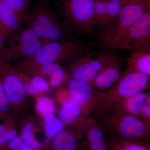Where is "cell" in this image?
Here are the masks:
<instances>
[{
  "label": "cell",
  "mask_w": 150,
  "mask_h": 150,
  "mask_svg": "<svg viewBox=\"0 0 150 150\" xmlns=\"http://www.w3.org/2000/svg\"><path fill=\"white\" fill-rule=\"evenodd\" d=\"M23 23L38 37L59 41L69 39V30L59 21L58 15L51 9L48 0H37Z\"/></svg>",
  "instance_id": "6da1fadb"
},
{
  "label": "cell",
  "mask_w": 150,
  "mask_h": 150,
  "mask_svg": "<svg viewBox=\"0 0 150 150\" xmlns=\"http://www.w3.org/2000/svg\"><path fill=\"white\" fill-rule=\"evenodd\" d=\"M149 79L150 76L139 73H129L121 77L110 88L100 92L88 117L95 118L110 110L119 100L144 91L149 87Z\"/></svg>",
  "instance_id": "7a4b0ae2"
},
{
  "label": "cell",
  "mask_w": 150,
  "mask_h": 150,
  "mask_svg": "<svg viewBox=\"0 0 150 150\" xmlns=\"http://www.w3.org/2000/svg\"><path fill=\"white\" fill-rule=\"evenodd\" d=\"M88 51L85 44L79 40L69 38L51 41L43 45L35 55L22 60L15 67L24 69L43 65L60 64Z\"/></svg>",
  "instance_id": "3957f363"
},
{
  "label": "cell",
  "mask_w": 150,
  "mask_h": 150,
  "mask_svg": "<svg viewBox=\"0 0 150 150\" xmlns=\"http://www.w3.org/2000/svg\"><path fill=\"white\" fill-rule=\"evenodd\" d=\"M94 118L108 136L150 142V126L139 118L111 109Z\"/></svg>",
  "instance_id": "277c9868"
},
{
  "label": "cell",
  "mask_w": 150,
  "mask_h": 150,
  "mask_svg": "<svg viewBox=\"0 0 150 150\" xmlns=\"http://www.w3.org/2000/svg\"><path fill=\"white\" fill-rule=\"evenodd\" d=\"M150 8V3L124 2L120 13L106 28L98 33V43L113 50L118 40L135 22Z\"/></svg>",
  "instance_id": "5b68a950"
},
{
  "label": "cell",
  "mask_w": 150,
  "mask_h": 150,
  "mask_svg": "<svg viewBox=\"0 0 150 150\" xmlns=\"http://www.w3.org/2000/svg\"><path fill=\"white\" fill-rule=\"evenodd\" d=\"M64 23L70 31L97 36L94 14L96 0H61Z\"/></svg>",
  "instance_id": "8992f818"
},
{
  "label": "cell",
  "mask_w": 150,
  "mask_h": 150,
  "mask_svg": "<svg viewBox=\"0 0 150 150\" xmlns=\"http://www.w3.org/2000/svg\"><path fill=\"white\" fill-rule=\"evenodd\" d=\"M8 40V47L3 48L0 52V60L10 64L33 56L43 45L52 41L38 37L26 27L21 28L11 35Z\"/></svg>",
  "instance_id": "52a82bcc"
},
{
  "label": "cell",
  "mask_w": 150,
  "mask_h": 150,
  "mask_svg": "<svg viewBox=\"0 0 150 150\" xmlns=\"http://www.w3.org/2000/svg\"><path fill=\"white\" fill-rule=\"evenodd\" d=\"M95 53L88 51L69 61L67 70L70 77L91 84L103 68L109 64L116 55L112 51H100L96 52V58L93 59Z\"/></svg>",
  "instance_id": "ba28073f"
},
{
  "label": "cell",
  "mask_w": 150,
  "mask_h": 150,
  "mask_svg": "<svg viewBox=\"0 0 150 150\" xmlns=\"http://www.w3.org/2000/svg\"><path fill=\"white\" fill-rule=\"evenodd\" d=\"M0 77L12 110L21 115L26 113L28 95L24 86L16 74L13 67L1 60Z\"/></svg>",
  "instance_id": "9c48e42d"
},
{
  "label": "cell",
  "mask_w": 150,
  "mask_h": 150,
  "mask_svg": "<svg viewBox=\"0 0 150 150\" xmlns=\"http://www.w3.org/2000/svg\"><path fill=\"white\" fill-rule=\"evenodd\" d=\"M115 49L150 52V8L127 30L114 46Z\"/></svg>",
  "instance_id": "30bf717a"
},
{
  "label": "cell",
  "mask_w": 150,
  "mask_h": 150,
  "mask_svg": "<svg viewBox=\"0 0 150 150\" xmlns=\"http://www.w3.org/2000/svg\"><path fill=\"white\" fill-rule=\"evenodd\" d=\"M67 126L49 140L45 150H81L83 148L81 125Z\"/></svg>",
  "instance_id": "8fae6325"
},
{
  "label": "cell",
  "mask_w": 150,
  "mask_h": 150,
  "mask_svg": "<svg viewBox=\"0 0 150 150\" xmlns=\"http://www.w3.org/2000/svg\"><path fill=\"white\" fill-rule=\"evenodd\" d=\"M124 4L123 0H96L94 22L98 32L114 21Z\"/></svg>",
  "instance_id": "7c38bea8"
},
{
  "label": "cell",
  "mask_w": 150,
  "mask_h": 150,
  "mask_svg": "<svg viewBox=\"0 0 150 150\" xmlns=\"http://www.w3.org/2000/svg\"><path fill=\"white\" fill-rule=\"evenodd\" d=\"M124 59L116 54L115 57L98 74L91 84L99 91L110 88L120 79Z\"/></svg>",
  "instance_id": "4fadbf2b"
},
{
  "label": "cell",
  "mask_w": 150,
  "mask_h": 150,
  "mask_svg": "<svg viewBox=\"0 0 150 150\" xmlns=\"http://www.w3.org/2000/svg\"><path fill=\"white\" fill-rule=\"evenodd\" d=\"M85 150H108L104 132L95 118L87 117L81 125Z\"/></svg>",
  "instance_id": "5bb4252c"
},
{
  "label": "cell",
  "mask_w": 150,
  "mask_h": 150,
  "mask_svg": "<svg viewBox=\"0 0 150 150\" xmlns=\"http://www.w3.org/2000/svg\"><path fill=\"white\" fill-rule=\"evenodd\" d=\"M66 85V88L71 95L76 100L84 105L90 114L100 91L94 88L91 84L79 81L71 77Z\"/></svg>",
  "instance_id": "9a60e30c"
},
{
  "label": "cell",
  "mask_w": 150,
  "mask_h": 150,
  "mask_svg": "<svg viewBox=\"0 0 150 150\" xmlns=\"http://www.w3.org/2000/svg\"><path fill=\"white\" fill-rule=\"evenodd\" d=\"M89 114L84 105L74 98L61 105L58 117L65 126H75L81 124Z\"/></svg>",
  "instance_id": "2e32d148"
},
{
  "label": "cell",
  "mask_w": 150,
  "mask_h": 150,
  "mask_svg": "<svg viewBox=\"0 0 150 150\" xmlns=\"http://www.w3.org/2000/svg\"><path fill=\"white\" fill-rule=\"evenodd\" d=\"M38 123L34 117L25 113L21 116L18 127V136L25 144L34 150H45L46 145L40 143L36 138Z\"/></svg>",
  "instance_id": "e0dca14e"
},
{
  "label": "cell",
  "mask_w": 150,
  "mask_h": 150,
  "mask_svg": "<svg viewBox=\"0 0 150 150\" xmlns=\"http://www.w3.org/2000/svg\"><path fill=\"white\" fill-rule=\"evenodd\" d=\"M22 23L16 13L0 1V33L4 45L11 35L21 28Z\"/></svg>",
  "instance_id": "ac0fdd59"
},
{
  "label": "cell",
  "mask_w": 150,
  "mask_h": 150,
  "mask_svg": "<svg viewBox=\"0 0 150 150\" xmlns=\"http://www.w3.org/2000/svg\"><path fill=\"white\" fill-rule=\"evenodd\" d=\"M150 95V91H144L119 100L111 110L139 119L140 113L145 100Z\"/></svg>",
  "instance_id": "d6986e66"
},
{
  "label": "cell",
  "mask_w": 150,
  "mask_h": 150,
  "mask_svg": "<svg viewBox=\"0 0 150 150\" xmlns=\"http://www.w3.org/2000/svg\"><path fill=\"white\" fill-rule=\"evenodd\" d=\"M13 68L18 77L23 84L28 95L35 97L50 91L51 87L43 78L28 74L15 67Z\"/></svg>",
  "instance_id": "ffe728a7"
},
{
  "label": "cell",
  "mask_w": 150,
  "mask_h": 150,
  "mask_svg": "<svg viewBox=\"0 0 150 150\" xmlns=\"http://www.w3.org/2000/svg\"><path fill=\"white\" fill-rule=\"evenodd\" d=\"M126 61V71L122 73L121 77L132 73H142L150 76V52L134 50Z\"/></svg>",
  "instance_id": "44dd1931"
},
{
  "label": "cell",
  "mask_w": 150,
  "mask_h": 150,
  "mask_svg": "<svg viewBox=\"0 0 150 150\" xmlns=\"http://www.w3.org/2000/svg\"><path fill=\"white\" fill-rule=\"evenodd\" d=\"M108 150H150V142L108 136L105 139Z\"/></svg>",
  "instance_id": "7402d4cb"
},
{
  "label": "cell",
  "mask_w": 150,
  "mask_h": 150,
  "mask_svg": "<svg viewBox=\"0 0 150 150\" xmlns=\"http://www.w3.org/2000/svg\"><path fill=\"white\" fill-rule=\"evenodd\" d=\"M41 118L43 130L48 140L66 127L63 122L54 113L46 114Z\"/></svg>",
  "instance_id": "603a6c76"
},
{
  "label": "cell",
  "mask_w": 150,
  "mask_h": 150,
  "mask_svg": "<svg viewBox=\"0 0 150 150\" xmlns=\"http://www.w3.org/2000/svg\"><path fill=\"white\" fill-rule=\"evenodd\" d=\"M35 98V112L40 118L48 113L55 114L56 108L54 100L43 94L37 96Z\"/></svg>",
  "instance_id": "cb8c5ba5"
},
{
  "label": "cell",
  "mask_w": 150,
  "mask_h": 150,
  "mask_svg": "<svg viewBox=\"0 0 150 150\" xmlns=\"http://www.w3.org/2000/svg\"><path fill=\"white\" fill-rule=\"evenodd\" d=\"M0 1L12 9L18 15L24 23L30 10L32 0H0Z\"/></svg>",
  "instance_id": "d4e9b609"
},
{
  "label": "cell",
  "mask_w": 150,
  "mask_h": 150,
  "mask_svg": "<svg viewBox=\"0 0 150 150\" xmlns=\"http://www.w3.org/2000/svg\"><path fill=\"white\" fill-rule=\"evenodd\" d=\"M14 114L17 113L13 112L11 108L2 81L0 77V120L4 121Z\"/></svg>",
  "instance_id": "484cf974"
},
{
  "label": "cell",
  "mask_w": 150,
  "mask_h": 150,
  "mask_svg": "<svg viewBox=\"0 0 150 150\" xmlns=\"http://www.w3.org/2000/svg\"><path fill=\"white\" fill-rule=\"evenodd\" d=\"M3 150H34L25 144L18 136L14 139L8 143Z\"/></svg>",
  "instance_id": "4316f807"
},
{
  "label": "cell",
  "mask_w": 150,
  "mask_h": 150,
  "mask_svg": "<svg viewBox=\"0 0 150 150\" xmlns=\"http://www.w3.org/2000/svg\"><path fill=\"white\" fill-rule=\"evenodd\" d=\"M139 119L150 126V95L144 103L140 113Z\"/></svg>",
  "instance_id": "83f0119b"
},
{
  "label": "cell",
  "mask_w": 150,
  "mask_h": 150,
  "mask_svg": "<svg viewBox=\"0 0 150 150\" xmlns=\"http://www.w3.org/2000/svg\"><path fill=\"white\" fill-rule=\"evenodd\" d=\"M124 2L150 3V0H123Z\"/></svg>",
  "instance_id": "f1b7e54d"
},
{
  "label": "cell",
  "mask_w": 150,
  "mask_h": 150,
  "mask_svg": "<svg viewBox=\"0 0 150 150\" xmlns=\"http://www.w3.org/2000/svg\"><path fill=\"white\" fill-rule=\"evenodd\" d=\"M4 42H3L2 38L1 35L0 33V52H1L3 48H4Z\"/></svg>",
  "instance_id": "f546056e"
},
{
  "label": "cell",
  "mask_w": 150,
  "mask_h": 150,
  "mask_svg": "<svg viewBox=\"0 0 150 150\" xmlns=\"http://www.w3.org/2000/svg\"><path fill=\"white\" fill-rule=\"evenodd\" d=\"M81 150H85V149H84V146H83V149H82Z\"/></svg>",
  "instance_id": "4dcf8cb0"
},
{
  "label": "cell",
  "mask_w": 150,
  "mask_h": 150,
  "mask_svg": "<svg viewBox=\"0 0 150 150\" xmlns=\"http://www.w3.org/2000/svg\"><path fill=\"white\" fill-rule=\"evenodd\" d=\"M0 150H1V149H0Z\"/></svg>",
  "instance_id": "1f68e13d"
}]
</instances>
